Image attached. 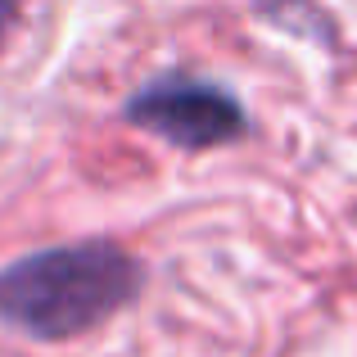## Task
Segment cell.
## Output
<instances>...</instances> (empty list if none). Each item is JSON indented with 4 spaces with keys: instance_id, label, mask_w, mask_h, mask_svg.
I'll list each match as a JSON object with an SVG mask.
<instances>
[{
    "instance_id": "3957f363",
    "label": "cell",
    "mask_w": 357,
    "mask_h": 357,
    "mask_svg": "<svg viewBox=\"0 0 357 357\" xmlns=\"http://www.w3.org/2000/svg\"><path fill=\"white\" fill-rule=\"evenodd\" d=\"M18 5H23V0H0V41H5V32L14 27V18H18Z\"/></svg>"
},
{
    "instance_id": "7a4b0ae2",
    "label": "cell",
    "mask_w": 357,
    "mask_h": 357,
    "mask_svg": "<svg viewBox=\"0 0 357 357\" xmlns=\"http://www.w3.org/2000/svg\"><path fill=\"white\" fill-rule=\"evenodd\" d=\"M122 118L190 154L236 145L249 131V114L236 100V91L208 77H190V73H163V77L145 82L136 96H127Z\"/></svg>"
},
{
    "instance_id": "6da1fadb",
    "label": "cell",
    "mask_w": 357,
    "mask_h": 357,
    "mask_svg": "<svg viewBox=\"0 0 357 357\" xmlns=\"http://www.w3.org/2000/svg\"><path fill=\"white\" fill-rule=\"evenodd\" d=\"M145 289V267L114 240L45 244L0 267V326L36 344L96 331Z\"/></svg>"
}]
</instances>
